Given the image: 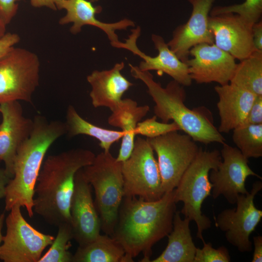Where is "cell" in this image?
<instances>
[{
	"instance_id": "6da1fadb",
	"label": "cell",
	"mask_w": 262,
	"mask_h": 262,
	"mask_svg": "<svg viewBox=\"0 0 262 262\" xmlns=\"http://www.w3.org/2000/svg\"><path fill=\"white\" fill-rule=\"evenodd\" d=\"M176 211L173 190L155 201L124 196L113 237L123 248L126 262L142 254V262H150L153 246L173 228Z\"/></svg>"
},
{
	"instance_id": "7a4b0ae2",
	"label": "cell",
	"mask_w": 262,
	"mask_h": 262,
	"mask_svg": "<svg viewBox=\"0 0 262 262\" xmlns=\"http://www.w3.org/2000/svg\"><path fill=\"white\" fill-rule=\"evenodd\" d=\"M95 156L90 150L82 148L48 156L43 163L35 186L33 212L51 226L70 224V204L76 174L91 164Z\"/></svg>"
},
{
	"instance_id": "3957f363",
	"label": "cell",
	"mask_w": 262,
	"mask_h": 262,
	"mask_svg": "<svg viewBox=\"0 0 262 262\" xmlns=\"http://www.w3.org/2000/svg\"><path fill=\"white\" fill-rule=\"evenodd\" d=\"M31 135L17 151L13 177L6 188L5 209L9 211L18 205L26 210L28 215H33V199L37 179L50 146L66 134L65 122L48 121L42 115L33 119Z\"/></svg>"
},
{
	"instance_id": "277c9868",
	"label": "cell",
	"mask_w": 262,
	"mask_h": 262,
	"mask_svg": "<svg viewBox=\"0 0 262 262\" xmlns=\"http://www.w3.org/2000/svg\"><path fill=\"white\" fill-rule=\"evenodd\" d=\"M131 76L147 86V92L155 103L153 112L162 122L172 120L180 131L196 142L205 145L213 143L223 144L226 139L213 124L211 113L203 107L190 109L184 102L186 94L184 86L172 80L165 87L154 80L148 71H141L138 66L129 64Z\"/></svg>"
},
{
	"instance_id": "5b68a950",
	"label": "cell",
	"mask_w": 262,
	"mask_h": 262,
	"mask_svg": "<svg viewBox=\"0 0 262 262\" xmlns=\"http://www.w3.org/2000/svg\"><path fill=\"white\" fill-rule=\"evenodd\" d=\"M221 160L219 150H204L200 147L173 190L175 202L183 203L180 213L196 223V237L202 242H204L203 232L210 228L212 224L210 219L201 211L203 201L211 195L213 184L209 180V173L217 167Z\"/></svg>"
},
{
	"instance_id": "8992f818",
	"label": "cell",
	"mask_w": 262,
	"mask_h": 262,
	"mask_svg": "<svg viewBox=\"0 0 262 262\" xmlns=\"http://www.w3.org/2000/svg\"><path fill=\"white\" fill-rule=\"evenodd\" d=\"M82 171L94 190L101 230L112 236L124 197L121 163L110 151H103L96 155L93 162L82 168Z\"/></svg>"
},
{
	"instance_id": "52a82bcc",
	"label": "cell",
	"mask_w": 262,
	"mask_h": 262,
	"mask_svg": "<svg viewBox=\"0 0 262 262\" xmlns=\"http://www.w3.org/2000/svg\"><path fill=\"white\" fill-rule=\"evenodd\" d=\"M40 61L27 49L12 47L0 58V103L31 102L39 85Z\"/></svg>"
},
{
	"instance_id": "ba28073f",
	"label": "cell",
	"mask_w": 262,
	"mask_h": 262,
	"mask_svg": "<svg viewBox=\"0 0 262 262\" xmlns=\"http://www.w3.org/2000/svg\"><path fill=\"white\" fill-rule=\"evenodd\" d=\"M124 196L155 201L164 194L154 151L147 139L137 137L130 157L121 163Z\"/></svg>"
},
{
	"instance_id": "9c48e42d",
	"label": "cell",
	"mask_w": 262,
	"mask_h": 262,
	"mask_svg": "<svg viewBox=\"0 0 262 262\" xmlns=\"http://www.w3.org/2000/svg\"><path fill=\"white\" fill-rule=\"evenodd\" d=\"M21 206L15 205L5 218L6 234L0 246L4 262H38L54 237L37 230L24 218Z\"/></svg>"
},
{
	"instance_id": "30bf717a",
	"label": "cell",
	"mask_w": 262,
	"mask_h": 262,
	"mask_svg": "<svg viewBox=\"0 0 262 262\" xmlns=\"http://www.w3.org/2000/svg\"><path fill=\"white\" fill-rule=\"evenodd\" d=\"M147 139L157 156L163 192L173 191L200 147L189 135L178 131Z\"/></svg>"
},
{
	"instance_id": "8fae6325",
	"label": "cell",
	"mask_w": 262,
	"mask_h": 262,
	"mask_svg": "<svg viewBox=\"0 0 262 262\" xmlns=\"http://www.w3.org/2000/svg\"><path fill=\"white\" fill-rule=\"evenodd\" d=\"M262 189L261 181L254 182L250 192L239 195L236 207L225 209L214 218L215 226L224 233L227 242L242 253L252 249L249 237L262 217V211L256 208L254 200Z\"/></svg>"
},
{
	"instance_id": "7c38bea8",
	"label": "cell",
	"mask_w": 262,
	"mask_h": 262,
	"mask_svg": "<svg viewBox=\"0 0 262 262\" xmlns=\"http://www.w3.org/2000/svg\"><path fill=\"white\" fill-rule=\"evenodd\" d=\"M222 145L220 152L222 160L209 173L213 184L212 196L216 199L223 196L229 203L235 204L239 195L249 192L245 184L247 178L255 176L262 179V177L250 168L248 159L236 147L226 143Z\"/></svg>"
},
{
	"instance_id": "4fadbf2b",
	"label": "cell",
	"mask_w": 262,
	"mask_h": 262,
	"mask_svg": "<svg viewBox=\"0 0 262 262\" xmlns=\"http://www.w3.org/2000/svg\"><path fill=\"white\" fill-rule=\"evenodd\" d=\"M131 33L125 42L118 41L111 44L116 48L130 50L143 60L138 66L141 71L156 70L158 73H165L183 86H190L192 80L186 64L180 60L170 49L163 37L153 34L151 39L155 49L158 51L157 56L152 57L142 52L138 48L136 42L141 33L140 27L131 31Z\"/></svg>"
},
{
	"instance_id": "5bb4252c",
	"label": "cell",
	"mask_w": 262,
	"mask_h": 262,
	"mask_svg": "<svg viewBox=\"0 0 262 262\" xmlns=\"http://www.w3.org/2000/svg\"><path fill=\"white\" fill-rule=\"evenodd\" d=\"M190 55L193 58L185 63L192 80L199 84L229 83L236 65L235 59L230 54L214 44L201 43L190 49Z\"/></svg>"
},
{
	"instance_id": "9a60e30c",
	"label": "cell",
	"mask_w": 262,
	"mask_h": 262,
	"mask_svg": "<svg viewBox=\"0 0 262 262\" xmlns=\"http://www.w3.org/2000/svg\"><path fill=\"white\" fill-rule=\"evenodd\" d=\"M253 24L234 13L209 16L208 26L214 44L240 61L257 50L253 40Z\"/></svg>"
},
{
	"instance_id": "2e32d148",
	"label": "cell",
	"mask_w": 262,
	"mask_h": 262,
	"mask_svg": "<svg viewBox=\"0 0 262 262\" xmlns=\"http://www.w3.org/2000/svg\"><path fill=\"white\" fill-rule=\"evenodd\" d=\"M91 187L80 169L75 175L70 204L73 239L79 246L91 242L100 234V221L93 199Z\"/></svg>"
},
{
	"instance_id": "e0dca14e",
	"label": "cell",
	"mask_w": 262,
	"mask_h": 262,
	"mask_svg": "<svg viewBox=\"0 0 262 262\" xmlns=\"http://www.w3.org/2000/svg\"><path fill=\"white\" fill-rule=\"evenodd\" d=\"M0 161L13 178L17 151L31 135L33 120L25 117L19 101L0 103Z\"/></svg>"
},
{
	"instance_id": "ac0fdd59",
	"label": "cell",
	"mask_w": 262,
	"mask_h": 262,
	"mask_svg": "<svg viewBox=\"0 0 262 262\" xmlns=\"http://www.w3.org/2000/svg\"><path fill=\"white\" fill-rule=\"evenodd\" d=\"M192 6L191 14L185 24L174 31L167 45L178 57L184 62L194 46L201 44H214L213 34L208 26L209 16L216 0H187Z\"/></svg>"
},
{
	"instance_id": "d6986e66",
	"label": "cell",
	"mask_w": 262,
	"mask_h": 262,
	"mask_svg": "<svg viewBox=\"0 0 262 262\" xmlns=\"http://www.w3.org/2000/svg\"><path fill=\"white\" fill-rule=\"evenodd\" d=\"M57 9H65L66 13L59 20L61 25L73 23L70 28L71 33L76 34L82 30L83 26L90 25L97 27L107 34L111 44L119 41L116 30H126L128 27H134V23L131 20L124 18L114 23H105L97 19L96 15L102 11L100 6H94L92 2L87 0H57Z\"/></svg>"
},
{
	"instance_id": "ffe728a7",
	"label": "cell",
	"mask_w": 262,
	"mask_h": 262,
	"mask_svg": "<svg viewBox=\"0 0 262 262\" xmlns=\"http://www.w3.org/2000/svg\"><path fill=\"white\" fill-rule=\"evenodd\" d=\"M214 90L219 98L218 131L227 133L244 123L257 95L230 83L217 85Z\"/></svg>"
},
{
	"instance_id": "44dd1931",
	"label": "cell",
	"mask_w": 262,
	"mask_h": 262,
	"mask_svg": "<svg viewBox=\"0 0 262 262\" xmlns=\"http://www.w3.org/2000/svg\"><path fill=\"white\" fill-rule=\"evenodd\" d=\"M124 67L122 62L109 70H94L87 76L91 87L89 93L95 108L105 107L111 112L122 100V97L133 84L121 73Z\"/></svg>"
},
{
	"instance_id": "7402d4cb",
	"label": "cell",
	"mask_w": 262,
	"mask_h": 262,
	"mask_svg": "<svg viewBox=\"0 0 262 262\" xmlns=\"http://www.w3.org/2000/svg\"><path fill=\"white\" fill-rule=\"evenodd\" d=\"M149 107L147 105L138 106L137 102L131 98L122 99L112 111L108 118L111 126L119 128L124 133L122 137L120 148L116 158L122 163L131 155L134 144L135 128L138 123L148 113Z\"/></svg>"
},
{
	"instance_id": "603a6c76",
	"label": "cell",
	"mask_w": 262,
	"mask_h": 262,
	"mask_svg": "<svg viewBox=\"0 0 262 262\" xmlns=\"http://www.w3.org/2000/svg\"><path fill=\"white\" fill-rule=\"evenodd\" d=\"M188 218L182 219L176 211L173 228L167 236L168 243L162 253L150 262H194L196 247L192 239Z\"/></svg>"
},
{
	"instance_id": "cb8c5ba5",
	"label": "cell",
	"mask_w": 262,
	"mask_h": 262,
	"mask_svg": "<svg viewBox=\"0 0 262 262\" xmlns=\"http://www.w3.org/2000/svg\"><path fill=\"white\" fill-rule=\"evenodd\" d=\"M72 262H126L125 252L113 237L100 234L91 242L79 246Z\"/></svg>"
},
{
	"instance_id": "d4e9b609",
	"label": "cell",
	"mask_w": 262,
	"mask_h": 262,
	"mask_svg": "<svg viewBox=\"0 0 262 262\" xmlns=\"http://www.w3.org/2000/svg\"><path fill=\"white\" fill-rule=\"evenodd\" d=\"M66 119V134L68 137L85 135L94 137L99 141L100 147L105 152L110 151L113 144L121 139L124 134L122 131L104 129L86 121L72 105L67 108Z\"/></svg>"
},
{
	"instance_id": "484cf974",
	"label": "cell",
	"mask_w": 262,
	"mask_h": 262,
	"mask_svg": "<svg viewBox=\"0 0 262 262\" xmlns=\"http://www.w3.org/2000/svg\"><path fill=\"white\" fill-rule=\"evenodd\" d=\"M229 83L262 95V51H255L236 64Z\"/></svg>"
},
{
	"instance_id": "4316f807",
	"label": "cell",
	"mask_w": 262,
	"mask_h": 262,
	"mask_svg": "<svg viewBox=\"0 0 262 262\" xmlns=\"http://www.w3.org/2000/svg\"><path fill=\"white\" fill-rule=\"evenodd\" d=\"M232 139L247 159L262 156V124H242L232 130Z\"/></svg>"
},
{
	"instance_id": "83f0119b",
	"label": "cell",
	"mask_w": 262,
	"mask_h": 262,
	"mask_svg": "<svg viewBox=\"0 0 262 262\" xmlns=\"http://www.w3.org/2000/svg\"><path fill=\"white\" fill-rule=\"evenodd\" d=\"M56 237L47 252L38 262H72L73 254L69 251L73 234L70 223H65L58 227Z\"/></svg>"
},
{
	"instance_id": "f1b7e54d",
	"label": "cell",
	"mask_w": 262,
	"mask_h": 262,
	"mask_svg": "<svg viewBox=\"0 0 262 262\" xmlns=\"http://www.w3.org/2000/svg\"><path fill=\"white\" fill-rule=\"evenodd\" d=\"M229 13L237 14L253 24L260 20L262 15V0H245L241 4L215 6L211 9L210 14L213 16Z\"/></svg>"
},
{
	"instance_id": "f546056e",
	"label": "cell",
	"mask_w": 262,
	"mask_h": 262,
	"mask_svg": "<svg viewBox=\"0 0 262 262\" xmlns=\"http://www.w3.org/2000/svg\"><path fill=\"white\" fill-rule=\"evenodd\" d=\"M157 116H153L138 123L135 128L136 135H141L147 138H154L170 131H180L175 122L164 123L157 121Z\"/></svg>"
},
{
	"instance_id": "4dcf8cb0",
	"label": "cell",
	"mask_w": 262,
	"mask_h": 262,
	"mask_svg": "<svg viewBox=\"0 0 262 262\" xmlns=\"http://www.w3.org/2000/svg\"><path fill=\"white\" fill-rule=\"evenodd\" d=\"M202 248H196L194 262H229L230 256L228 249L221 246L213 247L211 243L203 242Z\"/></svg>"
},
{
	"instance_id": "1f68e13d",
	"label": "cell",
	"mask_w": 262,
	"mask_h": 262,
	"mask_svg": "<svg viewBox=\"0 0 262 262\" xmlns=\"http://www.w3.org/2000/svg\"><path fill=\"white\" fill-rule=\"evenodd\" d=\"M21 0H0V18L7 25L17 13L18 2Z\"/></svg>"
},
{
	"instance_id": "d6a6232c",
	"label": "cell",
	"mask_w": 262,
	"mask_h": 262,
	"mask_svg": "<svg viewBox=\"0 0 262 262\" xmlns=\"http://www.w3.org/2000/svg\"><path fill=\"white\" fill-rule=\"evenodd\" d=\"M244 124H262V95L256 97Z\"/></svg>"
},
{
	"instance_id": "836d02e7",
	"label": "cell",
	"mask_w": 262,
	"mask_h": 262,
	"mask_svg": "<svg viewBox=\"0 0 262 262\" xmlns=\"http://www.w3.org/2000/svg\"><path fill=\"white\" fill-rule=\"evenodd\" d=\"M20 41L16 33H7L0 39V58Z\"/></svg>"
},
{
	"instance_id": "e575fe53",
	"label": "cell",
	"mask_w": 262,
	"mask_h": 262,
	"mask_svg": "<svg viewBox=\"0 0 262 262\" xmlns=\"http://www.w3.org/2000/svg\"><path fill=\"white\" fill-rule=\"evenodd\" d=\"M252 35L256 49L262 51V21L259 20L252 26Z\"/></svg>"
},
{
	"instance_id": "d590c367",
	"label": "cell",
	"mask_w": 262,
	"mask_h": 262,
	"mask_svg": "<svg viewBox=\"0 0 262 262\" xmlns=\"http://www.w3.org/2000/svg\"><path fill=\"white\" fill-rule=\"evenodd\" d=\"M254 250L252 262H262V236L258 235L253 237Z\"/></svg>"
},
{
	"instance_id": "8d00e7d4",
	"label": "cell",
	"mask_w": 262,
	"mask_h": 262,
	"mask_svg": "<svg viewBox=\"0 0 262 262\" xmlns=\"http://www.w3.org/2000/svg\"><path fill=\"white\" fill-rule=\"evenodd\" d=\"M12 178L5 168H0V199L5 197L6 186Z\"/></svg>"
},
{
	"instance_id": "74e56055",
	"label": "cell",
	"mask_w": 262,
	"mask_h": 262,
	"mask_svg": "<svg viewBox=\"0 0 262 262\" xmlns=\"http://www.w3.org/2000/svg\"><path fill=\"white\" fill-rule=\"evenodd\" d=\"M57 0H30L31 5L34 7H47L53 10H56L55 2Z\"/></svg>"
},
{
	"instance_id": "f35d334b",
	"label": "cell",
	"mask_w": 262,
	"mask_h": 262,
	"mask_svg": "<svg viewBox=\"0 0 262 262\" xmlns=\"http://www.w3.org/2000/svg\"><path fill=\"white\" fill-rule=\"evenodd\" d=\"M5 219V213H4L0 214V246L2 242L3 237V236L2 234V229L4 224V222Z\"/></svg>"
},
{
	"instance_id": "ab89813d",
	"label": "cell",
	"mask_w": 262,
	"mask_h": 262,
	"mask_svg": "<svg viewBox=\"0 0 262 262\" xmlns=\"http://www.w3.org/2000/svg\"><path fill=\"white\" fill-rule=\"evenodd\" d=\"M6 25L0 18V39L6 34Z\"/></svg>"
}]
</instances>
